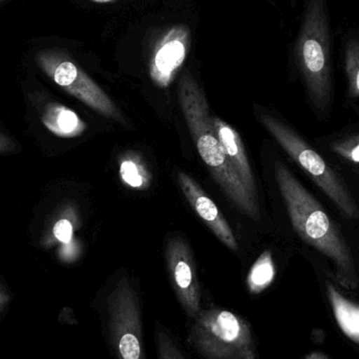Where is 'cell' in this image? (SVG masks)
Segmentation results:
<instances>
[{
	"label": "cell",
	"mask_w": 359,
	"mask_h": 359,
	"mask_svg": "<svg viewBox=\"0 0 359 359\" xmlns=\"http://www.w3.org/2000/svg\"><path fill=\"white\" fill-rule=\"evenodd\" d=\"M289 231L306 257L331 266L341 280H353L359 267V233L327 202L297 178L280 158L272 166Z\"/></svg>",
	"instance_id": "1"
},
{
	"label": "cell",
	"mask_w": 359,
	"mask_h": 359,
	"mask_svg": "<svg viewBox=\"0 0 359 359\" xmlns=\"http://www.w3.org/2000/svg\"><path fill=\"white\" fill-rule=\"evenodd\" d=\"M259 120L333 210L359 233L358 186L345 178L311 141L284 120L268 111H259Z\"/></svg>",
	"instance_id": "2"
},
{
	"label": "cell",
	"mask_w": 359,
	"mask_h": 359,
	"mask_svg": "<svg viewBox=\"0 0 359 359\" xmlns=\"http://www.w3.org/2000/svg\"><path fill=\"white\" fill-rule=\"evenodd\" d=\"M178 96L180 107L190 134L211 176L243 213L253 221H259V204L251 198L248 190L228 161L213 128L212 117L204 92L189 73L184 74L180 79Z\"/></svg>",
	"instance_id": "3"
},
{
	"label": "cell",
	"mask_w": 359,
	"mask_h": 359,
	"mask_svg": "<svg viewBox=\"0 0 359 359\" xmlns=\"http://www.w3.org/2000/svg\"><path fill=\"white\" fill-rule=\"evenodd\" d=\"M295 62L314 117L318 122H328L333 113L334 88L325 0H308L295 46Z\"/></svg>",
	"instance_id": "4"
},
{
	"label": "cell",
	"mask_w": 359,
	"mask_h": 359,
	"mask_svg": "<svg viewBox=\"0 0 359 359\" xmlns=\"http://www.w3.org/2000/svg\"><path fill=\"white\" fill-rule=\"evenodd\" d=\"M187 344L202 359H257L251 325L225 308H202L191 320Z\"/></svg>",
	"instance_id": "5"
},
{
	"label": "cell",
	"mask_w": 359,
	"mask_h": 359,
	"mask_svg": "<svg viewBox=\"0 0 359 359\" xmlns=\"http://www.w3.org/2000/svg\"><path fill=\"white\" fill-rule=\"evenodd\" d=\"M100 316L115 359H147L142 303L128 274L120 276L105 294Z\"/></svg>",
	"instance_id": "6"
},
{
	"label": "cell",
	"mask_w": 359,
	"mask_h": 359,
	"mask_svg": "<svg viewBox=\"0 0 359 359\" xmlns=\"http://www.w3.org/2000/svg\"><path fill=\"white\" fill-rule=\"evenodd\" d=\"M32 59L36 67L63 90L94 109L117 122H123L121 111L109 95L83 71L71 54L50 41H36Z\"/></svg>",
	"instance_id": "7"
},
{
	"label": "cell",
	"mask_w": 359,
	"mask_h": 359,
	"mask_svg": "<svg viewBox=\"0 0 359 359\" xmlns=\"http://www.w3.org/2000/svg\"><path fill=\"white\" fill-rule=\"evenodd\" d=\"M191 44L190 29L184 23L166 27L156 39L149 56V75L156 86L166 88L183 67Z\"/></svg>",
	"instance_id": "8"
},
{
	"label": "cell",
	"mask_w": 359,
	"mask_h": 359,
	"mask_svg": "<svg viewBox=\"0 0 359 359\" xmlns=\"http://www.w3.org/2000/svg\"><path fill=\"white\" fill-rule=\"evenodd\" d=\"M166 262L170 284L180 305L186 316L190 320H194L202 310V299L196 265L189 247L183 238H172L168 241Z\"/></svg>",
	"instance_id": "9"
},
{
	"label": "cell",
	"mask_w": 359,
	"mask_h": 359,
	"mask_svg": "<svg viewBox=\"0 0 359 359\" xmlns=\"http://www.w3.org/2000/svg\"><path fill=\"white\" fill-rule=\"evenodd\" d=\"M312 143L345 178L359 187V120L316 137Z\"/></svg>",
	"instance_id": "10"
},
{
	"label": "cell",
	"mask_w": 359,
	"mask_h": 359,
	"mask_svg": "<svg viewBox=\"0 0 359 359\" xmlns=\"http://www.w3.org/2000/svg\"><path fill=\"white\" fill-rule=\"evenodd\" d=\"M180 187L198 217L210 228L211 231L230 250H238V242L231 227L212 200L205 194L201 186L189 175L178 172Z\"/></svg>",
	"instance_id": "11"
},
{
	"label": "cell",
	"mask_w": 359,
	"mask_h": 359,
	"mask_svg": "<svg viewBox=\"0 0 359 359\" xmlns=\"http://www.w3.org/2000/svg\"><path fill=\"white\" fill-rule=\"evenodd\" d=\"M212 126L219 137V142L225 151L228 161L231 164L234 172L238 175L241 182L248 190L251 198L259 203L257 198V184L253 177L252 170L247 158L244 144L238 133L229 124L219 117H212Z\"/></svg>",
	"instance_id": "12"
},
{
	"label": "cell",
	"mask_w": 359,
	"mask_h": 359,
	"mask_svg": "<svg viewBox=\"0 0 359 359\" xmlns=\"http://www.w3.org/2000/svg\"><path fill=\"white\" fill-rule=\"evenodd\" d=\"M41 121L50 132L61 138H76L83 134L86 124L79 116L60 103L48 101L41 107Z\"/></svg>",
	"instance_id": "13"
},
{
	"label": "cell",
	"mask_w": 359,
	"mask_h": 359,
	"mask_svg": "<svg viewBox=\"0 0 359 359\" xmlns=\"http://www.w3.org/2000/svg\"><path fill=\"white\" fill-rule=\"evenodd\" d=\"M120 178L133 189L145 190L151 184V174L137 153L128 151L122 155L119 163Z\"/></svg>",
	"instance_id": "14"
},
{
	"label": "cell",
	"mask_w": 359,
	"mask_h": 359,
	"mask_svg": "<svg viewBox=\"0 0 359 359\" xmlns=\"http://www.w3.org/2000/svg\"><path fill=\"white\" fill-rule=\"evenodd\" d=\"M346 78H347V104L359 116V41L352 39L346 46Z\"/></svg>",
	"instance_id": "15"
},
{
	"label": "cell",
	"mask_w": 359,
	"mask_h": 359,
	"mask_svg": "<svg viewBox=\"0 0 359 359\" xmlns=\"http://www.w3.org/2000/svg\"><path fill=\"white\" fill-rule=\"evenodd\" d=\"M276 276V264L271 250H265L253 264L247 283L251 292L259 293L269 286Z\"/></svg>",
	"instance_id": "16"
},
{
	"label": "cell",
	"mask_w": 359,
	"mask_h": 359,
	"mask_svg": "<svg viewBox=\"0 0 359 359\" xmlns=\"http://www.w3.org/2000/svg\"><path fill=\"white\" fill-rule=\"evenodd\" d=\"M329 292L341 328L349 337L359 341V308L344 299L334 287L329 286Z\"/></svg>",
	"instance_id": "17"
},
{
	"label": "cell",
	"mask_w": 359,
	"mask_h": 359,
	"mask_svg": "<svg viewBox=\"0 0 359 359\" xmlns=\"http://www.w3.org/2000/svg\"><path fill=\"white\" fill-rule=\"evenodd\" d=\"M155 345L158 359H187L176 337L160 320L155 323Z\"/></svg>",
	"instance_id": "18"
},
{
	"label": "cell",
	"mask_w": 359,
	"mask_h": 359,
	"mask_svg": "<svg viewBox=\"0 0 359 359\" xmlns=\"http://www.w3.org/2000/svg\"><path fill=\"white\" fill-rule=\"evenodd\" d=\"M53 233L58 242L65 243V244L71 242L73 238V225L71 221L67 219H59L53 228Z\"/></svg>",
	"instance_id": "19"
},
{
	"label": "cell",
	"mask_w": 359,
	"mask_h": 359,
	"mask_svg": "<svg viewBox=\"0 0 359 359\" xmlns=\"http://www.w3.org/2000/svg\"><path fill=\"white\" fill-rule=\"evenodd\" d=\"M16 143L10 137L0 132V155L12 153L16 149Z\"/></svg>",
	"instance_id": "20"
},
{
	"label": "cell",
	"mask_w": 359,
	"mask_h": 359,
	"mask_svg": "<svg viewBox=\"0 0 359 359\" xmlns=\"http://www.w3.org/2000/svg\"><path fill=\"white\" fill-rule=\"evenodd\" d=\"M11 301L10 292L4 283L0 282V312L6 309V306L8 305Z\"/></svg>",
	"instance_id": "21"
},
{
	"label": "cell",
	"mask_w": 359,
	"mask_h": 359,
	"mask_svg": "<svg viewBox=\"0 0 359 359\" xmlns=\"http://www.w3.org/2000/svg\"><path fill=\"white\" fill-rule=\"evenodd\" d=\"M90 1L96 2V4H111V2H116L118 0H90Z\"/></svg>",
	"instance_id": "22"
},
{
	"label": "cell",
	"mask_w": 359,
	"mask_h": 359,
	"mask_svg": "<svg viewBox=\"0 0 359 359\" xmlns=\"http://www.w3.org/2000/svg\"><path fill=\"white\" fill-rule=\"evenodd\" d=\"M8 1H10V0H0V8L4 6V4H8Z\"/></svg>",
	"instance_id": "23"
}]
</instances>
